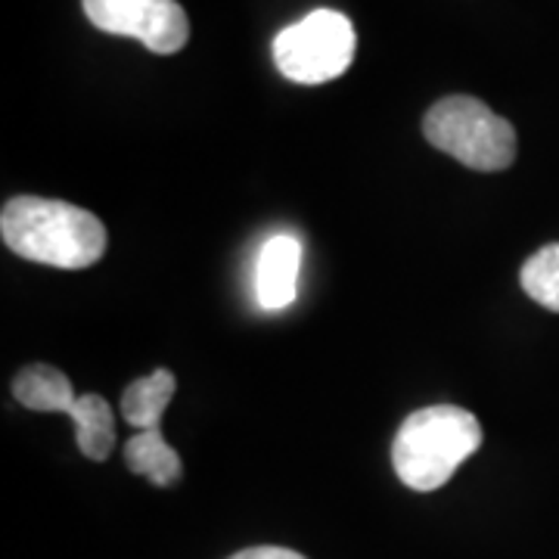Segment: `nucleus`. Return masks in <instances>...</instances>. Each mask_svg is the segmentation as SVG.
Returning <instances> with one entry per match:
<instances>
[{
  "label": "nucleus",
  "mask_w": 559,
  "mask_h": 559,
  "mask_svg": "<svg viewBox=\"0 0 559 559\" xmlns=\"http://www.w3.org/2000/svg\"><path fill=\"white\" fill-rule=\"evenodd\" d=\"M355 25L340 10H314L274 38L280 75L296 84H323L340 79L355 62Z\"/></svg>",
  "instance_id": "20e7f679"
},
{
  "label": "nucleus",
  "mask_w": 559,
  "mask_h": 559,
  "mask_svg": "<svg viewBox=\"0 0 559 559\" xmlns=\"http://www.w3.org/2000/svg\"><path fill=\"white\" fill-rule=\"evenodd\" d=\"M230 559H305L296 550H286V547H249V550H240Z\"/></svg>",
  "instance_id": "f8f14e48"
},
{
  "label": "nucleus",
  "mask_w": 559,
  "mask_h": 559,
  "mask_svg": "<svg viewBox=\"0 0 559 559\" xmlns=\"http://www.w3.org/2000/svg\"><path fill=\"white\" fill-rule=\"evenodd\" d=\"M481 448V423L457 404L423 407L401 423L392 441V466L414 491H436L448 485L460 463Z\"/></svg>",
  "instance_id": "f03ea898"
},
{
  "label": "nucleus",
  "mask_w": 559,
  "mask_h": 559,
  "mask_svg": "<svg viewBox=\"0 0 559 559\" xmlns=\"http://www.w3.org/2000/svg\"><path fill=\"white\" fill-rule=\"evenodd\" d=\"M520 283L528 299L559 314V242L544 246L522 264Z\"/></svg>",
  "instance_id": "9b49d317"
},
{
  "label": "nucleus",
  "mask_w": 559,
  "mask_h": 559,
  "mask_svg": "<svg viewBox=\"0 0 559 559\" xmlns=\"http://www.w3.org/2000/svg\"><path fill=\"white\" fill-rule=\"evenodd\" d=\"M124 463L131 473L146 476L159 488H171L183 476V463H180L178 451L165 441L162 429L134 432V439L124 444Z\"/></svg>",
  "instance_id": "1a4fd4ad"
},
{
  "label": "nucleus",
  "mask_w": 559,
  "mask_h": 559,
  "mask_svg": "<svg viewBox=\"0 0 559 559\" xmlns=\"http://www.w3.org/2000/svg\"><path fill=\"white\" fill-rule=\"evenodd\" d=\"M13 395L22 407L40 411V414H69L75 407V389L69 377L50 367V364H28L13 380Z\"/></svg>",
  "instance_id": "0eeeda50"
},
{
  "label": "nucleus",
  "mask_w": 559,
  "mask_h": 559,
  "mask_svg": "<svg viewBox=\"0 0 559 559\" xmlns=\"http://www.w3.org/2000/svg\"><path fill=\"white\" fill-rule=\"evenodd\" d=\"M75 423V439L81 454L87 460H106L116 444V417L103 395H79L75 407L69 411Z\"/></svg>",
  "instance_id": "9d476101"
},
{
  "label": "nucleus",
  "mask_w": 559,
  "mask_h": 559,
  "mask_svg": "<svg viewBox=\"0 0 559 559\" xmlns=\"http://www.w3.org/2000/svg\"><path fill=\"white\" fill-rule=\"evenodd\" d=\"M0 237L10 252L62 271H84L106 252V227L72 202L16 197L3 205Z\"/></svg>",
  "instance_id": "f257e3e1"
},
{
  "label": "nucleus",
  "mask_w": 559,
  "mask_h": 559,
  "mask_svg": "<svg viewBox=\"0 0 559 559\" xmlns=\"http://www.w3.org/2000/svg\"><path fill=\"white\" fill-rule=\"evenodd\" d=\"M81 7L100 32L140 40L162 57L178 53L190 40V20L178 0H81Z\"/></svg>",
  "instance_id": "39448f33"
},
{
  "label": "nucleus",
  "mask_w": 559,
  "mask_h": 559,
  "mask_svg": "<svg viewBox=\"0 0 559 559\" xmlns=\"http://www.w3.org/2000/svg\"><path fill=\"white\" fill-rule=\"evenodd\" d=\"M301 267V242L289 234H277L261 246L259 271H255V293L261 308L280 311L296 299Z\"/></svg>",
  "instance_id": "423d86ee"
},
{
  "label": "nucleus",
  "mask_w": 559,
  "mask_h": 559,
  "mask_svg": "<svg viewBox=\"0 0 559 559\" xmlns=\"http://www.w3.org/2000/svg\"><path fill=\"white\" fill-rule=\"evenodd\" d=\"M426 140L473 171H503L516 162V131L476 97H444L423 119Z\"/></svg>",
  "instance_id": "7ed1b4c3"
},
{
  "label": "nucleus",
  "mask_w": 559,
  "mask_h": 559,
  "mask_svg": "<svg viewBox=\"0 0 559 559\" xmlns=\"http://www.w3.org/2000/svg\"><path fill=\"white\" fill-rule=\"evenodd\" d=\"M175 389H178V382H175L171 370H156L143 380H134L121 395V417L128 419V426H134L138 432L159 429L162 414L175 399Z\"/></svg>",
  "instance_id": "6e6552de"
}]
</instances>
